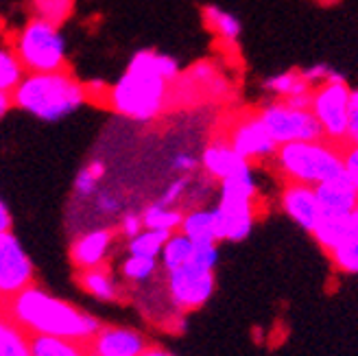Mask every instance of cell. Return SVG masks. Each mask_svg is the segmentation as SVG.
Here are the masks:
<instances>
[{
	"label": "cell",
	"mask_w": 358,
	"mask_h": 356,
	"mask_svg": "<svg viewBox=\"0 0 358 356\" xmlns=\"http://www.w3.org/2000/svg\"><path fill=\"white\" fill-rule=\"evenodd\" d=\"M87 356H96V354H90V352H87Z\"/></svg>",
	"instance_id": "7bdbcfd3"
},
{
	"label": "cell",
	"mask_w": 358,
	"mask_h": 356,
	"mask_svg": "<svg viewBox=\"0 0 358 356\" xmlns=\"http://www.w3.org/2000/svg\"><path fill=\"white\" fill-rule=\"evenodd\" d=\"M256 116L278 147L291 145V142L324 140L319 124L308 108H295V105L286 101L273 99L258 108Z\"/></svg>",
	"instance_id": "8992f818"
},
{
	"label": "cell",
	"mask_w": 358,
	"mask_h": 356,
	"mask_svg": "<svg viewBox=\"0 0 358 356\" xmlns=\"http://www.w3.org/2000/svg\"><path fill=\"white\" fill-rule=\"evenodd\" d=\"M9 46L20 59L24 73H59L70 68L59 27L40 17H29L11 38Z\"/></svg>",
	"instance_id": "5b68a950"
},
{
	"label": "cell",
	"mask_w": 358,
	"mask_h": 356,
	"mask_svg": "<svg viewBox=\"0 0 358 356\" xmlns=\"http://www.w3.org/2000/svg\"><path fill=\"white\" fill-rule=\"evenodd\" d=\"M114 238H116L114 229H92V232L81 234L70 245V260L77 266V271L103 266L105 256L110 254Z\"/></svg>",
	"instance_id": "5bb4252c"
},
{
	"label": "cell",
	"mask_w": 358,
	"mask_h": 356,
	"mask_svg": "<svg viewBox=\"0 0 358 356\" xmlns=\"http://www.w3.org/2000/svg\"><path fill=\"white\" fill-rule=\"evenodd\" d=\"M13 108V103H11V94H5V92H0V118H3L9 110Z\"/></svg>",
	"instance_id": "ab89813d"
},
{
	"label": "cell",
	"mask_w": 358,
	"mask_h": 356,
	"mask_svg": "<svg viewBox=\"0 0 358 356\" xmlns=\"http://www.w3.org/2000/svg\"><path fill=\"white\" fill-rule=\"evenodd\" d=\"M225 140L229 142V147L252 166L258 162H268V159H273V155L278 151V145L273 142V138L266 134L264 124L258 120L256 112L245 114L238 120L231 122Z\"/></svg>",
	"instance_id": "30bf717a"
},
{
	"label": "cell",
	"mask_w": 358,
	"mask_h": 356,
	"mask_svg": "<svg viewBox=\"0 0 358 356\" xmlns=\"http://www.w3.org/2000/svg\"><path fill=\"white\" fill-rule=\"evenodd\" d=\"M35 284L33 262L13 232H0V304Z\"/></svg>",
	"instance_id": "9c48e42d"
},
{
	"label": "cell",
	"mask_w": 358,
	"mask_h": 356,
	"mask_svg": "<svg viewBox=\"0 0 358 356\" xmlns=\"http://www.w3.org/2000/svg\"><path fill=\"white\" fill-rule=\"evenodd\" d=\"M338 271L348 276H358V219L352 217L343 238L328 254Z\"/></svg>",
	"instance_id": "44dd1931"
},
{
	"label": "cell",
	"mask_w": 358,
	"mask_h": 356,
	"mask_svg": "<svg viewBox=\"0 0 358 356\" xmlns=\"http://www.w3.org/2000/svg\"><path fill=\"white\" fill-rule=\"evenodd\" d=\"M348 147H358V87L352 90L350 101V118H348V136H345Z\"/></svg>",
	"instance_id": "d6a6232c"
},
{
	"label": "cell",
	"mask_w": 358,
	"mask_h": 356,
	"mask_svg": "<svg viewBox=\"0 0 358 356\" xmlns=\"http://www.w3.org/2000/svg\"><path fill=\"white\" fill-rule=\"evenodd\" d=\"M203 24L206 29L214 35L217 40H221V44H225L227 48H236L238 40H241V33H243V24L241 20L217 5H208L203 7Z\"/></svg>",
	"instance_id": "ac0fdd59"
},
{
	"label": "cell",
	"mask_w": 358,
	"mask_h": 356,
	"mask_svg": "<svg viewBox=\"0 0 358 356\" xmlns=\"http://www.w3.org/2000/svg\"><path fill=\"white\" fill-rule=\"evenodd\" d=\"M75 11V0H31V17L59 27Z\"/></svg>",
	"instance_id": "f1b7e54d"
},
{
	"label": "cell",
	"mask_w": 358,
	"mask_h": 356,
	"mask_svg": "<svg viewBox=\"0 0 358 356\" xmlns=\"http://www.w3.org/2000/svg\"><path fill=\"white\" fill-rule=\"evenodd\" d=\"M196 157H192V155H188V153H179L175 159H173V166H175V171H179V173H184V175H188V173H192L194 169H196Z\"/></svg>",
	"instance_id": "8d00e7d4"
},
{
	"label": "cell",
	"mask_w": 358,
	"mask_h": 356,
	"mask_svg": "<svg viewBox=\"0 0 358 356\" xmlns=\"http://www.w3.org/2000/svg\"><path fill=\"white\" fill-rule=\"evenodd\" d=\"M24 68L20 64V59L15 57L13 48L7 44L3 46L0 44V92L11 94L17 83L24 79Z\"/></svg>",
	"instance_id": "83f0119b"
},
{
	"label": "cell",
	"mask_w": 358,
	"mask_h": 356,
	"mask_svg": "<svg viewBox=\"0 0 358 356\" xmlns=\"http://www.w3.org/2000/svg\"><path fill=\"white\" fill-rule=\"evenodd\" d=\"M164 284L171 304L179 313L196 311L203 304H208V299L214 293L217 280H214V271L203 269L199 264L188 262L186 266H179L175 271L164 273Z\"/></svg>",
	"instance_id": "ba28073f"
},
{
	"label": "cell",
	"mask_w": 358,
	"mask_h": 356,
	"mask_svg": "<svg viewBox=\"0 0 358 356\" xmlns=\"http://www.w3.org/2000/svg\"><path fill=\"white\" fill-rule=\"evenodd\" d=\"M280 208L303 232H313L321 221V208L317 201V192L310 186L303 184H289L286 182L280 190Z\"/></svg>",
	"instance_id": "7c38bea8"
},
{
	"label": "cell",
	"mask_w": 358,
	"mask_h": 356,
	"mask_svg": "<svg viewBox=\"0 0 358 356\" xmlns=\"http://www.w3.org/2000/svg\"><path fill=\"white\" fill-rule=\"evenodd\" d=\"M354 217V215H352ZM352 217H345V219H334V217H321V221L317 223V227L313 229V238L315 243L324 249L326 254H330L332 249L338 245V241L343 238L345 229L352 221Z\"/></svg>",
	"instance_id": "484cf974"
},
{
	"label": "cell",
	"mask_w": 358,
	"mask_h": 356,
	"mask_svg": "<svg viewBox=\"0 0 358 356\" xmlns=\"http://www.w3.org/2000/svg\"><path fill=\"white\" fill-rule=\"evenodd\" d=\"M142 225L145 229H157V232H179L184 212L175 206H162V204H151L145 212H142Z\"/></svg>",
	"instance_id": "cb8c5ba5"
},
{
	"label": "cell",
	"mask_w": 358,
	"mask_h": 356,
	"mask_svg": "<svg viewBox=\"0 0 358 356\" xmlns=\"http://www.w3.org/2000/svg\"><path fill=\"white\" fill-rule=\"evenodd\" d=\"M157 264H159V260H153V258L129 256L122 262V276L134 284L149 282L157 273Z\"/></svg>",
	"instance_id": "f546056e"
},
{
	"label": "cell",
	"mask_w": 358,
	"mask_h": 356,
	"mask_svg": "<svg viewBox=\"0 0 358 356\" xmlns=\"http://www.w3.org/2000/svg\"><path fill=\"white\" fill-rule=\"evenodd\" d=\"M192 252L194 243L186 238L182 232H173L162 247V254H159V266H162L164 273L175 271L179 266H186L192 260Z\"/></svg>",
	"instance_id": "603a6c76"
},
{
	"label": "cell",
	"mask_w": 358,
	"mask_h": 356,
	"mask_svg": "<svg viewBox=\"0 0 358 356\" xmlns=\"http://www.w3.org/2000/svg\"><path fill=\"white\" fill-rule=\"evenodd\" d=\"M140 356H177V354H173V352H169L166 348H159V346H149L145 352H142Z\"/></svg>",
	"instance_id": "f35d334b"
},
{
	"label": "cell",
	"mask_w": 358,
	"mask_h": 356,
	"mask_svg": "<svg viewBox=\"0 0 358 356\" xmlns=\"http://www.w3.org/2000/svg\"><path fill=\"white\" fill-rule=\"evenodd\" d=\"M258 180L254 166H247L236 175L219 182V204L227 206H256Z\"/></svg>",
	"instance_id": "2e32d148"
},
{
	"label": "cell",
	"mask_w": 358,
	"mask_h": 356,
	"mask_svg": "<svg viewBox=\"0 0 358 356\" xmlns=\"http://www.w3.org/2000/svg\"><path fill=\"white\" fill-rule=\"evenodd\" d=\"M85 101V83L70 73V68L59 73H27L11 92L13 108L46 122L70 116Z\"/></svg>",
	"instance_id": "3957f363"
},
{
	"label": "cell",
	"mask_w": 358,
	"mask_h": 356,
	"mask_svg": "<svg viewBox=\"0 0 358 356\" xmlns=\"http://www.w3.org/2000/svg\"><path fill=\"white\" fill-rule=\"evenodd\" d=\"M149 346V339L138 330L122 326H101L90 336L85 350L96 356H140Z\"/></svg>",
	"instance_id": "8fae6325"
},
{
	"label": "cell",
	"mask_w": 358,
	"mask_h": 356,
	"mask_svg": "<svg viewBox=\"0 0 358 356\" xmlns=\"http://www.w3.org/2000/svg\"><path fill=\"white\" fill-rule=\"evenodd\" d=\"M31 356H87L85 343H77L59 336H44L33 334L29 336Z\"/></svg>",
	"instance_id": "7402d4cb"
},
{
	"label": "cell",
	"mask_w": 358,
	"mask_h": 356,
	"mask_svg": "<svg viewBox=\"0 0 358 356\" xmlns=\"http://www.w3.org/2000/svg\"><path fill=\"white\" fill-rule=\"evenodd\" d=\"M299 75H301V79L306 81L310 87H319V85L330 83V81H343L345 79L341 73H338V70H334L328 64H313L308 68H301Z\"/></svg>",
	"instance_id": "4dcf8cb0"
},
{
	"label": "cell",
	"mask_w": 358,
	"mask_h": 356,
	"mask_svg": "<svg viewBox=\"0 0 358 356\" xmlns=\"http://www.w3.org/2000/svg\"><path fill=\"white\" fill-rule=\"evenodd\" d=\"M350 101L352 87L348 81H330L319 87H313L310 94V112L319 124L324 140L332 145H345L348 136V118H350Z\"/></svg>",
	"instance_id": "52a82bcc"
},
{
	"label": "cell",
	"mask_w": 358,
	"mask_h": 356,
	"mask_svg": "<svg viewBox=\"0 0 358 356\" xmlns=\"http://www.w3.org/2000/svg\"><path fill=\"white\" fill-rule=\"evenodd\" d=\"M262 87L268 94H273L278 101L306 99L313 92V87L301 79L299 70H284V73L271 75L268 79H264Z\"/></svg>",
	"instance_id": "ffe728a7"
},
{
	"label": "cell",
	"mask_w": 358,
	"mask_h": 356,
	"mask_svg": "<svg viewBox=\"0 0 358 356\" xmlns=\"http://www.w3.org/2000/svg\"><path fill=\"white\" fill-rule=\"evenodd\" d=\"M343 169H345V175L358 188V147H348L345 145V149H343Z\"/></svg>",
	"instance_id": "e575fe53"
},
{
	"label": "cell",
	"mask_w": 358,
	"mask_h": 356,
	"mask_svg": "<svg viewBox=\"0 0 358 356\" xmlns=\"http://www.w3.org/2000/svg\"><path fill=\"white\" fill-rule=\"evenodd\" d=\"M271 162L284 182L303 184L310 188L345 173L343 149L328 140L282 145L278 147Z\"/></svg>",
	"instance_id": "277c9868"
},
{
	"label": "cell",
	"mask_w": 358,
	"mask_h": 356,
	"mask_svg": "<svg viewBox=\"0 0 358 356\" xmlns=\"http://www.w3.org/2000/svg\"><path fill=\"white\" fill-rule=\"evenodd\" d=\"M188 184H190V177H188V175H182L179 180H175V182L166 188V192L162 194V199H159L157 204H162V206H175V204L186 194Z\"/></svg>",
	"instance_id": "836d02e7"
},
{
	"label": "cell",
	"mask_w": 358,
	"mask_h": 356,
	"mask_svg": "<svg viewBox=\"0 0 358 356\" xmlns=\"http://www.w3.org/2000/svg\"><path fill=\"white\" fill-rule=\"evenodd\" d=\"M77 284L90 295L103 301H118L120 299V287L116 284L114 276L105 266H94V269L77 271Z\"/></svg>",
	"instance_id": "d6986e66"
},
{
	"label": "cell",
	"mask_w": 358,
	"mask_h": 356,
	"mask_svg": "<svg viewBox=\"0 0 358 356\" xmlns=\"http://www.w3.org/2000/svg\"><path fill=\"white\" fill-rule=\"evenodd\" d=\"M182 75V68L164 52L138 50L124 75L107 85L103 105L134 120H153L166 110L171 85Z\"/></svg>",
	"instance_id": "6da1fadb"
},
{
	"label": "cell",
	"mask_w": 358,
	"mask_h": 356,
	"mask_svg": "<svg viewBox=\"0 0 358 356\" xmlns=\"http://www.w3.org/2000/svg\"><path fill=\"white\" fill-rule=\"evenodd\" d=\"M120 229H122V234H124V236H129V238L138 236V234L142 232V229H145V225H142V217H140V215H127V217L122 219Z\"/></svg>",
	"instance_id": "d590c367"
},
{
	"label": "cell",
	"mask_w": 358,
	"mask_h": 356,
	"mask_svg": "<svg viewBox=\"0 0 358 356\" xmlns=\"http://www.w3.org/2000/svg\"><path fill=\"white\" fill-rule=\"evenodd\" d=\"M354 217H356V219H358V208H356V212H354Z\"/></svg>",
	"instance_id": "60d3db41"
},
{
	"label": "cell",
	"mask_w": 358,
	"mask_h": 356,
	"mask_svg": "<svg viewBox=\"0 0 358 356\" xmlns=\"http://www.w3.org/2000/svg\"><path fill=\"white\" fill-rule=\"evenodd\" d=\"M169 232H157V229H142V232L134 238H129V256H140V258H153L159 260L162 247L169 241Z\"/></svg>",
	"instance_id": "4316f807"
},
{
	"label": "cell",
	"mask_w": 358,
	"mask_h": 356,
	"mask_svg": "<svg viewBox=\"0 0 358 356\" xmlns=\"http://www.w3.org/2000/svg\"><path fill=\"white\" fill-rule=\"evenodd\" d=\"M319 3H328V0H319Z\"/></svg>",
	"instance_id": "b9f144b4"
},
{
	"label": "cell",
	"mask_w": 358,
	"mask_h": 356,
	"mask_svg": "<svg viewBox=\"0 0 358 356\" xmlns=\"http://www.w3.org/2000/svg\"><path fill=\"white\" fill-rule=\"evenodd\" d=\"M179 232L192 243H221L219 234V219H217V210L214 208H192L184 212L182 225H179Z\"/></svg>",
	"instance_id": "e0dca14e"
},
{
	"label": "cell",
	"mask_w": 358,
	"mask_h": 356,
	"mask_svg": "<svg viewBox=\"0 0 358 356\" xmlns=\"http://www.w3.org/2000/svg\"><path fill=\"white\" fill-rule=\"evenodd\" d=\"M103 164L101 162H92L87 169H83L81 173H79V177H77V190L81 192V194H90L94 190V186H96V182L101 180V175H103Z\"/></svg>",
	"instance_id": "1f68e13d"
},
{
	"label": "cell",
	"mask_w": 358,
	"mask_h": 356,
	"mask_svg": "<svg viewBox=\"0 0 358 356\" xmlns=\"http://www.w3.org/2000/svg\"><path fill=\"white\" fill-rule=\"evenodd\" d=\"M315 192L321 208V217L345 219L352 217L358 208V188L345 173L315 186Z\"/></svg>",
	"instance_id": "4fadbf2b"
},
{
	"label": "cell",
	"mask_w": 358,
	"mask_h": 356,
	"mask_svg": "<svg viewBox=\"0 0 358 356\" xmlns=\"http://www.w3.org/2000/svg\"><path fill=\"white\" fill-rule=\"evenodd\" d=\"M0 232H11V215L3 197H0Z\"/></svg>",
	"instance_id": "74e56055"
},
{
	"label": "cell",
	"mask_w": 358,
	"mask_h": 356,
	"mask_svg": "<svg viewBox=\"0 0 358 356\" xmlns=\"http://www.w3.org/2000/svg\"><path fill=\"white\" fill-rule=\"evenodd\" d=\"M0 356H31L29 334L0 313Z\"/></svg>",
	"instance_id": "d4e9b609"
},
{
	"label": "cell",
	"mask_w": 358,
	"mask_h": 356,
	"mask_svg": "<svg viewBox=\"0 0 358 356\" xmlns=\"http://www.w3.org/2000/svg\"><path fill=\"white\" fill-rule=\"evenodd\" d=\"M0 313L22 328L29 336H59L77 343H87L99 328L101 322L70 301L46 293L40 287H29L22 293L0 304Z\"/></svg>",
	"instance_id": "7a4b0ae2"
},
{
	"label": "cell",
	"mask_w": 358,
	"mask_h": 356,
	"mask_svg": "<svg viewBox=\"0 0 358 356\" xmlns=\"http://www.w3.org/2000/svg\"><path fill=\"white\" fill-rule=\"evenodd\" d=\"M199 164H201L203 173L214 182H223V180H227V177L236 175L238 171L252 166L229 147V142L225 138H217V140L210 142L201 153Z\"/></svg>",
	"instance_id": "9a60e30c"
}]
</instances>
